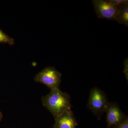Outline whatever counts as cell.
Wrapping results in <instances>:
<instances>
[{
  "mask_svg": "<svg viewBox=\"0 0 128 128\" xmlns=\"http://www.w3.org/2000/svg\"><path fill=\"white\" fill-rule=\"evenodd\" d=\"M44 106L52 114L54 119L66 111L71 110L70 96L60 88L50 90V92L42 98Z\"/></svg>",
  "mask_w": 128,
  "mask_h": 128,
  "instance_id": "cell-1",
  "label": "cell"
},
{
  "mask_svg": "<svg viewBox=\"0 0 128 128\" xmlns=\"http://www.w3.org/2000/svg\"><path fill=\"white\" fill-rule=\"evenodd\" d=\"M110 102L102 90L97 87L90 91L87 107L98 118H100L106 110Z\"/></svg>",
  "mask_w": 128,
  "mask_h": 128,
  "instance_id": "cell-2",
  "label": "cell"
},
{
  "mask_svg": "<svg viewBox=\"0 0 128 128\" xmlns=\"http://www.w3.org/2000/svg\"><path fill=\"white\" fill-rule=\"evenodd\" d=\"M62 74L54 67L48 66L37 73L34 80L45 85L50 90L59 89L61 82Z\"/></svg>",
  "mask_w": 128,
  "mask_h": 128,
  "instance_id": "cell-3",
  "label": "cell"
},
{
  "mask_svg": "<svg viewBox=\"0 0 128 128\" xmlns=\"http://www.w3.org/2000/svg\"><path fill=\"white\" fill-rule=\"evenodd\" d=\"M92 2L98 18L117 22L118 6L112 4L108 0H93Z\"/></svg>",
  "mask_w": 128,
  "mask_h": 128,
  "instance_id": "cell-4",
  "label": "cell"
},
{
  "mask_svg": "<svg viewBox=\"0 0 128 128\" xmlns=\"http://www.w3.org/2000/svg\"><path fill=\"white\" fill-rule=\"evenodd\" d=\"M106 119L107 128L116 125L124 120L128 117L115 102H110L106 110Z\"/></svg>",
  "mask_w": 128,
  "mask_h": 128,
  "instance_id": "cell-5",
  "label": "cell"
},
{
  "mask_svg": "<svg viewBox=\"0 0 128 128\" xmlns=\"http://www.w3.org/2000/svg\"><path fill=\"white\" fill-rule=\"evenodd\" d=\"M55 121L54 128H76L77 125L71 110L65 112Z\"/></svg>",
  "mask_w": 128,
  "mask_h": 128,
  "instance_id": "cell-6",
  "label": "cell"
},
{
  "mask_svg": "<svg viewBox=\"0 0 128 128\" xmlns=\"http://www.w3.org/2000/svg\"><path fill=\"white\" fill-rule=\"evenodd\" d=\"M117 22L128 27V4L121 5L118 6V11L117 16Z\"/></svg>",
  "mask_w": 128,
  "mask_h": 128,
  "instance_id": "cell-7",
  "label": "cell"
},
{
  "mask_svg": "<svg viewBox=\"0 0 128 128\" xmlns=\"http://www.w3.org/2000/svg\"><path fill=\"white\" fill-rule=\"evenodd\" d=\"M14 38L6 34L0 28V43L8 44L10 45L14 44Z\"/></svg>",
  "mask_w": 128,
  "mask_h": 128,
  "instance_id": "cell-8",
  "label": "cell"
},
{
  "mask_svg": "<svg viewBox=\"0 0 128 128\" xmlns=\"http://www.w3.org/2000/svg\"><path fill=\"white\" fill-rule=\"evenodd\" d=\"M112 4L119 6L121 5L128 4V0H108Z\"/></svg>",
  "mask_w": 128,
  "mask_h": 128,
  "instance_id": "cell-9",
  "label": "cell"
},
{
  "mask_svg": "<svg viewBox=\"0 0 128 128\" xmlns=\"http://www.w3.org/2000/svg\"><path fill=\"white\" fill-rule=\"evenodd\" d=\"M110 128H128V117L120 123L112 126Z\"/></svg>",
  "mask_w": 128,
  "mask_h": 128,
  "instance_id": "cell-10",
  "label": "cell"
},
{
  "mask_svg": "<svg viewBox=\"0 0 128 128\" xmlns=\"http://www.w3.org/2000/svg\"><path fill=\"white\" fill-rule=\"evenodd\" d=\"M124 72L127 81L128 80V58H126V59L124 60Z\"/></svg>",
  "mask_w": 128,
  "mask_h": 128,
  "instance_id": "cell-11",
  "label": "cell"
},
{
  "mask_svg": "<svg viewBox=\"0 0 128 128\" xmlns=\"http://www.w3.org/2000/svg\"><path fill=\"white\" fill-rule=\"evenodd\" d=\"M2 114L0 112V120L2 118Z\"/></svg>",
  "mask_w": 128,
  "mask_h": 128,
  "instance_id": "cell-12",
  "label": "cell"
},
{
  "mask_svg": "<svg viewBox=\"0 0 128 128\" xmlns=\"http://www.w3.org/2000/svg\"></svg>",
  "mask_w": 128,
  "mask_h": 128,
  "instance_id": "cell-13",
  "label": "cell"
}]
</instances>
